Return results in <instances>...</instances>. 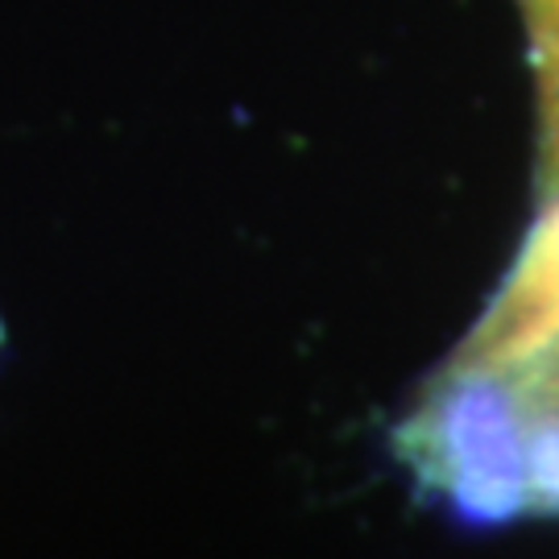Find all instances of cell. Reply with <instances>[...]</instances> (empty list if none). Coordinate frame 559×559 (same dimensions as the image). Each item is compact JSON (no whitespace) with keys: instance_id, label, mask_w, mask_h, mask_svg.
<instances>
[{"instance_id":"obj_1","label":"cell","mask_w":559,"mask_h":559,"mask_svg":"<svg viewBox=\"0 0 559 559\" xmlns=\"http://www.w3.org/2000/svg\"><path fill=\"white\" fill-rule=\"evenodd\" d=\"M539 108L535 221L477 328L402 423L411 473L477 522L559 514V0H519Z\"/></svg>"}]
</instances>
